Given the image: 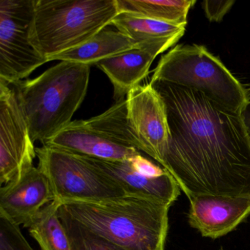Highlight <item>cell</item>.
I'll use <instances>...</instances> for the list:
<instances>
[{
    "instance_id": "obj_23",
    "label": "cell",
    "mask_w": 250,
    "mask_h": 250,
    "mask_svg": "<svg viewBox=\"0 0 250 250\" xmlns=\"http://www.w3.org/2000/svg\"><path fill=\"white\" fill-rule=\"evenodd\" d=\"M241 115L250 143V101L245 109L241 112Z\"/></svg>"
},
{
    "instance_id": "obj_1",
    "label": "cell",
    "mask_w": 250,
    "mask_h": 250,
    "mask_svg": "<svg viewBox=\"0 0 250 250\" xmlns=\"http://www.w3.org/2000/svg\"><path fill=\"white\" fill-rule=\"evenodd\" d=\"M149 84L163 99L169 124L162 166L187 197L250 196V143L241 114L191 89Z\"/></svg>"
},
{
    "instance_id": "obj_3",
    "label": "cell",
    "mask_w": 250,
    "mask_h": 250,
    "mask_svg": "<svg viewBox=\"0 0 250 250\" xmlns=\"http://www.w3.org/2000/svg\"><path fill=\"white\" fill-rule=\"evenodd\" d=\"M90 65L61 61L13 84L33 143L46 146L72 121L88 90Z\"/></svg>"
},
{
    "instance_id": "obj_17",
    "label": "cell",
    "mask_w": 250,
    "mask_h": 250,
    "mask_svg": "<svg viewBox=\"0 0 250 250\" xmlns=\"http://www.w3.org/2000/svg\"><path fill=\"white\" fill-rule=\"evenodd\" d=\"M111 25L138 43L171 38L181 39L186 31V26L167 24L126 13L120 14Z\"/></svg>"
},
{
    "instance_id": "obj_12",
    "label": "cell",
    "mask_w": 250,
    "mask_h": 250,
    "mask_svg": "<svg viewBox=\"0 0 250 250\" xmlns=\"http://www.w3.org/2000/svg\"><path fill=\"white\" fill-rule=\"evenodd\" d=\"M189 201L190 226L212 239L232 232L250 215L249 195H201Z\"/></svg>"
},
{
    "instance_id": "obj_4",
    "label": "cell",
    "mask_w": 250,
    "mask_h": 250,
    "mask_svg": "<svg viewBox=\"0 0 250 250\" xmlns=\"http://www.w3.org/2000/svg\"><path fill=\"white\" fill-rule=\"evenodd\" d=\"M119 14L117 0H35L30 42L48 61L88 42Z\"/></svg>"
},
{
    "instance_id": "obj_9",
    "label": "cell",
    "mask_w": 250,
    "mask_h": 250,
    "mask_svg": "<svg viewBox=\"0 0 250 250\" xmlns=\"http://www.w3.org/2000/svg\"><path fill=\"white\" fill-rule=\"evenodd\" d=\"M36 147L14 87L0 81V184L19 179L33 167Z\"/></svg>"
},
{
    "instance_id": "obj_8",
    "label": "cell",
    "mask_w": 250,
    "mask_h": 250,
    "mask_svg": "<svg viewBox=\"0 0 250 250\" xmlns=\"http://www.w3.org/2000/svg\"><path fill=\"white\" fill-rule=\"evenodd\" d=\"M35 0H0V81L13 85L48 62L30 42Z\"/></svg>"
},
{
    "instance_id": "obj_10",
    "label": "cell",
    "mask_w": 250,
    "mask_h": 250,
    "mask_svg": "<svg viewBox=\"0 0 250 250\" xmlns=\"http://www.w3.org/2000/svg\"><path fill=\"white\" fill-rule=\"evenodd\" d=\"M125 100L128 125L138 142L140 151L162 165L170 136L163 99L147 84L134 87Z\"/></svg>"
},
{
    "instance_id": "obj_25",
    "label": "cell",
    "mask_w": 250,
    "mask_h": 250,
    "mask_svg": "<svg viewBox=\"0 0 250 250\" xmlns=\"http://www.w3.org/2000/svg\"></svg>"
},
{
    "instance_id": "obj_22",
    "label": "cell",
    "mask_w": 250,
    "mask_h": 250,
    "mask_svg": "<svg viewBox=\"0 0 250 250\" xmlns=\"http://www.w3.org/2000/svg\"><path fill=\"white\" fill-rule=\"evenodd\" d=\"M133 169L137 172L148 177H159L166 172V169L159 167L157 165L142 156L141 153L128 159Z\"/></svg>"
},
{
    "instance_id": "obj_6",
    "label": "cell",
    "mask_w": 250,
    "mask_h": 250,
    "mask_svg": "<svg viewBox=\"0 0 250 250\" xmlns=\"http://www.w3.org/2000/svg\"><path fill=\"white\" fill-rule=\"evenodd\" d=\"M43 146L103 160H128L141 152L128 125L125 99L97 116L72 121Z\"/></svg>"
},
{
    "instance_id": "obj_5",
    "label": "cell",
    "mask_w": 250,
    "mask_h": 250,
    "mask_svg": "<svg viewBox=\"0 0 250 250\" xmlns=\"http://www.w3.org/2000/svg\"><path fill=\"white\" fill-rule=\"evenodd\" d=\"M163 82L203 93L228 110L241 114L250 102L242 84L220 60L200 45H177L164 55L150 83Z\"/></svg>"
},
{
    "instance_id": "obj_11",
    "label": "cell",
    "mask_w": 250,
    "mask_h": 250,
    "mask_svg": "<svg viewBox=\"0 0 250 250\" xmlns=\"http://www.w3.org/2000/svg\"><path fill=\"white\" fill-rule=\"evenodd\" d=\"M55 201L50 181L36 167L0 188V215L25 228L48 205Z\"/></svg>"
},
{
    "instance_id": "obj_15",
    "label": "cell",
    "mask_w": 250,
    "mask_h": 250,
    "mask_svg": "<svg viewBox=\"0 0 250 250\" xmlns=\"http://www.w3.org/2000/svg\"><path fill=\"white\" fill-rule=\"evenodd\" d=\"M118 30L105 28L81 46L55 55L48 60L68 61L84 65H96L100 61L121 55L140 46Z\"/></svg>"
},
{
    "instance_id": "obj_20",
    "label": "cell",
    "mask_w": 250,
    "mask_h": 250,
    "mask_svg": "<svg viewBox=\"0 0 250 250\" xmlns=\"http://www.w3.org/2000/svg\"><path fill=\"white\" fill-rule=\"evenodd\" d=\"M0 250H35L21 233L20 226L0 215Z\"/></svg>"
},
{
    "instance_id": "obj_2",
    "label": "cell",
    "mask_w": 250,
    "mask_h": 250,
    "mask_svg": "<svg viewBox=\"0 0 250 250\" xmlns=\"http://www.w3.org/2000/svg\"><path fill=\"white\" fill-rule=\"evenodd\" d=\"M171 206L125 194L100 200L61 203L59 213L126 250H165Z\"/></svg>"
},
{
    "instance_id": "obj_24",
    "label": "cell",
    "mask_w": 250,
    "mask_h": 250,
    "mask_svg": "<svg viewBox=\"0 0 250 250\" xmlns=\"http://www.w3.org/2000/svg\"><path fill=\"white\" fill-rule=\"evenodd\" d=\"M223 250V248H221L220 250Z\"/></svg>"
},
{
    "instance_id": "obj_18",
    "label": "cell",
    "mask_w": 250,
    "mask_h": 250,
    "mask_svg": "<svg viewBox=\"0 0 250 250\" xmlns=\"http://www.w3.org/2000/svg\"><path fill=\"white\" fill-rule=\"evenodd\" d=\"M60 206L59 202H52L25 227L42 250H71L59 216Z\"/></svg>"
},
{
    "instance_id": "obj_16",
    "label": "cell",
    "mask_w": 250,
    "mask_h": 250,
    "mask_svg": "<svg viewBox=\"0 0 250 250\" xmlns=\"http://www.w3.org/2000/svg\"><path fill=\"white\" fill-rule=\"evenodd\" d=\"M120 14L174 25L187 26V16L195 0H117Z\"/></svg>"
},
{
    "instance_id": "obj_21",
    "label": "cell",
    "mask_w": 250,
    "mask_h": 250,
    "mask_svg": "<svg viewBox=\"0 0 250 250\" xmlns=\"http://www.w3.org/2000/svg\"><path fill=\"white\" fill-rule=\"evenodd\" d=\"M234 3L235 1L233 0H224V1L206 0L202 3V5L206 17L209 21L219 22L223 20L228 11L232 8Z\"/></svg>"
},
{
    "instance_id": "obj_19",
    "label": "cell",
    "mask_w": 250,
    "mask_h": 250,
    "mask_svg": "<svg viewBox=\"0 0 250 250\" xmlns=\"http://www.w3.org/2000/svg\"><path fill=\"white\" fill-rule=\"evenodd\" d=\"M71 250H126L93 233L66 216L60 214Z\"/></svg>"
},
{
    "instance_id": "obj_7",
    "label": "cell",
    "mask_w": 250,
    "mask_h": 250,
    "mask_svg": "<svg viewBox=\"0 0 250 250\" xmlns=\"http://www.w3.org/2000/svg\"><path fill=\"white\" fill-rule=\"evenodd\" d=\"M38 167L49 178L55 200H100L125 195L113 179L79 155L53 147H36Z\"/></svg>"
},
{
    "instance_id": "obj_13",
    "label": "cell",
    "mask_w": 250,
    "mask_h": 250,
    "mask_svg": "<svg viewBox=\"0 0 250 250\" xmlns=\"http://www.w3.org/2000/svg\"><path fill=\"white\" fill-rule=\"evenodd\" d=\"M180 39L181 38L175 37L142 43L134 49L96 64L112 83L115 102L125 99L130 90L140 85L148 76L150 66L156 57Z\"/></svg>"
},
{
    "instance_id": "obj_14",
    "label": "cell",
    "mask_w": 250,
    "mask_h": 250,
    "mask_svg": "<svg viewBox=\"0 0 250 250\" xmlns=\"http://www.w3.org/2000/svg\"><path fill=\"white\" fill-rule=\"evenodd\" d=\"M83 157L111 177L126 194L154 199L170 206L181 194L179 185L168 171L161 176L148 177L133 169L128 159L112 161Z\"/></svg>"
}]
</instances>
